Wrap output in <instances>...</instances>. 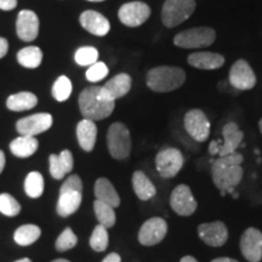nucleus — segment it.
I'll use <instances>...</instances> for the list:
<instances>
[{
  "mask_svg": "<svg viewBox=\"0 0 262 262\" xmlns=\"http://www.w3.org/2000/svg\"><path fill=\"white\" fill-rule=\"evenodd\" d=\"M243 156L238 152L231 155L219 157L211 165V178L214 185L220 189L221 195L226 193H233L237 186L241 183L244 176V170L242 168Z\"/></svg>",
  "mask_w": 262,
  "mask_h": 262,
  "instance_id": "nucleus-1",
  "label": "nucleus"
},
{
  "mask_svg": "<svg viewBox=\"0 0 262 262\" xmlns=\"http://www.w3.org/2000/svg\"><path fill=\"white\" fill-rule=\"evenodd\" d=\"M116 101L108 98L101 86H89L79 95V108L85 119L102 120L113 113Z\"/></svg>",
  "mask_w": 262,
  "mask_h": 262,
  "instance_id": "nucleus-2",
  "label": "nucleus"
},
{
  "mask_svg": "<svg viewBox=\"0 0 262 262\" xmlns=\"http://www.w3.org/2000/svg\"><path fill=\"white\" fill-rule=\"evenodd\" d=\"M186 81V73L182 68L172 66H159L147 72V86L155 93H170L178 90Z\"/></svg>",
  "mask_w": 262,
  "mask_h": 262,
  "instance_id": "nucleus-3",
  "label": "nucleus"
},
{
  "mask_svg": "<svg viewBox=\"0 0 262 262\" xmlns=\"http://www.w3.org/2000/svg\"><path fill=\"white\" fill-rule=\"evenodd\" d=\"M83 201V182L78 175L68 176L62 183L60 195L56 205L57 214L61 217H68L73 215L80 208Z\"/></svg>",
  "mask_w": 262,
  "mask_h": 262,
  "instance_id": "nucleus-4",
  "label": "nucleus"
},
{
  "mask_svg": "<svg viewBox=\"0 0 262 262\" xmlns=\"http://www.w3.org/2000/svg\"><path fill=\"white\" fill-rule=\"evenodd\" d=\"M195 10V0H165L162 9V22L173 28L191 17Z\"/></svg>",
  "mask_w": 262,
  "mask_h": 262,
  "instance_id": "nucleus-5",
  "label": "nucleus"
},
{
  "mask_svg": "<svg viewBox=\"0 0 262 262\" xmlns=\"http://www.w3.org/2000/svg\"><path fill=\"white\" fill-rule=\"evenodd\" d=\"M107 146L110 155L117 160L126 159L131 152L130 131L125 124L113 123L107 133Z\"/></svg>",
  "mask_w": 262,
  "mask_h": 262,
  "instance_id": "nucleus-6",
  "label": "nucleus"
},
{
  "mask_svg": "<svg viewBox=\"0 0 262 262\" xmlns=\"http://www.w3.org/2000/svg\"><path fill=\"white\" fill-rule=\"evenodd\" d=\"M216 40V32L210 27H195L178 33L173 44L181 49H201L210 47Z\"/></svg>",
  "mask_w": 262,
  "mask_h": 262,
  "instance_id": "nucleus-7",
  "label": "nucleus"
},
{
  "mask_svg": "<svg viewBox=\"0 0 262 262\" xmlns=\"http://www.w3.org/2000/svg\"><path fill=\"white\" fill-rule=\"evenodd\" d=\"M185 158L181 150L173 147L160 149L156 157L157 171L163 179H172L181 171Z\"/></svg>",
  "mask_w": 262,
  "mask_h": 262,
  "instance_id": "nucleus-8",
  "label": "nucleus"
},
{
  "mask_svg": "<svg viewBox=\"0 0 262 262\" xmlns=\"http://www.w3.org/2000/svg\"><path fill=\"white\" fill-rule=\"evenodd\" d=\"M183 125L188 135L196 142H205L210 135V122L203 111L194 108L188 111L183 118Z\"/></svg>",
  "mask_w": 262,
  "mask_h": 262,
  "instance_id": "nucleus-9",
  "label": "nucleus"
},
{
  "mask_svg": "<svg viewBox=\"0 0 262 262\" xmlns=\"http://www.w3.org/2000/svg\"><path fill=\"white\" fill-rule=\"evenodd\" d=\"M150 16V8L146 3L130 2L120 6L118 17L124 26L130 28L143 25Z\"/></svg>",
  "mask_w": 262,
  "mask_h": 262,
  "instance_id": "nucleus-10",
  "label": "nucleus"
},
{
  "mask_svg": "<svg viewBox=\"0 0 262 262\" xmlns=\"http://www.w3.org/2000/svg\"><path fill=\"white\" fill-rule=\"evenodd\" d=\"M170 206L180 216H191L196 210V201L187 185H179L170 195Z\"/></svg>",
  "mask_w": 262,
  "mask_h": 262,
  "instance_id": "nucleus-11",
  "label": "nucleus"
},
{
  "mask_svg": "<svg viewBox=\"0 0 262 262\" xmlns=\"http://www.w3.org/2000/svg\"><path fill=\"white\" fill-rule=\"evenodd\" d=\"M168 233V224L162 217H152L141 226L139 242L145 247L159 244Z\"/></svg>",
  "mask_w": 262,
  "mask_h": 262,
  "instance_id": "nucleus-12",
  "label": "nucleus"
},
{
  "mask_svg": "<svg viewBox=\"0 0 262 262\" xmlns=\"http://www.w3.org/2000/svg\"><path fill=\"white\" fill-rule=\"evenodd\" d=\"M228 80L237 90H251L256 85V75L247 61L238 60L229 70Z\"/></svg>",
  "mask_w": 262,
  "mask_h": 262,
  "instance_id": "nucleus-13",
  "label": "nucleus"
},
{
  "mask_svg": "<svg viewBox=\"0 0 262 262\" xmlns=\"http://www.w3.org/2000/svg\"><path fill=\"white\" fill-rule=\"evenodd\" d=\"M54 119L49 113H37L25 117L16 123V130L22 136H35L45 133L52 126Z\"/></svg>",
  "mask_w": 262,
  "mask_h": 262,
  "instance_id": "nucleus-14",
  "label": "nucleus"
},
{
  "mask_svg": "<svg viewBox=\"0 0 262 262\" xmlns=\"http://www.w3.org/2000/svg\"><path fill=\"white\" fill-rule=\"evenodd\" d=\"M241 251L249 262H260L262 260V232L250 227L242 234Z\"/></svg>",
  "mask_w": 262,
  "mask_h": 262,
  "instance_id": "nucleus-15",
  "label": "nucleus"
},
{
  "mask_svg": "<svg viewBox=\"0 0 262 262\" xmlns=\"http://www.w3.org/2000/svg\"><path fill=\"white\" fill-rule=\"evenodd\" d=\"M198 235L205 244L210 247H222L228 239V231L224 222H206L198 226Z\"/></svg>",
  "mask_w": 262,
  "mask_h": 262,
  "instance_id": "nucleus-16",
  "label": "nucleus"
},
{
  "mask_svg": "<svg viewBox=\"0 0 262 262\" xmlns=\"http://www.w3.org/2000/svg\"><path fill=\"white\" fill-rule=\"evenodd\" d=\"M16 32L24 41H33L39 34V18L32 10H22L16 21Z\"/></svg>",
  "mask_w": 262,
  "mask_h": 262,
  "instance_id": "nucleus-17",
  "label": "nucleus"
},
{
  "mask_svg": "<svg viewBox=\"0 0 262 262\" xmlns=\"http://www.w3.org/2000/svg\"><path fill=\"white\" fill-rule=\"evenodd\" d=\"M79 22L85 31L91 33L96 37H104L111 29L110 21L100 12L94 10H88L80 15Z\"/></svg>",
  "mask_w": 262,
  "mask_h": 262,
  "instance_id": "nucleus-18",
  "label": "nucleus"
},
{
  "mask_svg": "<svg viewBox=\"0 0 262 262\" xmlns=\"http://www.w3.org/2000/svg\"><path fill=\"white\" fill-rule=\"evenodd\" d=\"M222 136H224V143L220 146V152H219L220 157L237 152V148L241 146L244 139L243 131L239 129L238 124L233 122H229L224 126Z\"/></svg>",
  "mask_w": 262,
  "mask_h": 262,
  "instance_id": "nucleus-19",
  "label": "nucleus"
},
{
  "mask_svg": "<svg viewBox=\"0 0 262 262\" xmlns=\"http://www.w3.org/2000/svg\"><path fill=\"white\" fill-rule=\"evenodd\" d=\"M187 62L192 67L198 68V70L212 71L219 70L225 64V56H222L221 54L209 51L193 52V54L188 55Z\"/></svg>",
  "mask_w": 262,
  "mask_h": 262,
  "instance_id": "nucleus-20",
  "label": "nucleus"
},
{
  "mask_svg": "<svg viewBox=\"0 0 262 262\" xmlns=\"http://www.w3.org/2000/svg\"><path fill=\"white\" fill-rule=\"evenodd\" d=\"M131 85H133V79H131L130 75L126 73H119L101 88L108 98L116 101L129 93Z\"/></svg>",
  "mask_w": 262,
  "mask_h": 262,
  "instance_id": "nucleus-21",
  "label": "nucleus"
},
{
  "mask_svg": "<svg viewBox=\"0 0 262 262\" xmlns=\"http://www.w3.org/2000/svg\"><path fill=\"white\" fill-rule=\"evenodd\" d=\"M49 164H50L49 169H50L52 178L55 180H61L73 170V155L71 150L64 149L60 155H51L49 158Z\"/></svg>",
  "mask_w": 262,
  "mask_h": 262,
  "instance_id": "nucleus-22",
  "label": "nucleus"
},
{
  "mask_svg": "<svg viewBox=\"0 0 262 262\" xmlns=\"http://www.w3.org/2000/svg\"><path fill=\"white\" fill-rule=\"evenodd\" d=\"M77 139L81 149L85 152H91L97 140V126L95 122L85 118L80 120L77 125Z\"/></svg>",
  "mask_w": 262,
  "mask_h": 262,
  "instance_id": "nucleus-23",
  "label": "nucleus"
},
{
  "mask_svg": "<svg viewBox=\"0 0 262 262\" xmlns=\"http://www.w3.org/2000/svg\"><path fill=\"white\" fill-rule=\"evenodd\" d=\"M94 193L96 196V201L106 203V204L113 206L114 209L120 205L119 194H118L112 182L106 178H100L95 182Z\"/></svg>",
  "mask_w": 262,
  "mask_h": 262,
  "instance_id": "nucleus-24",
  "label": "nucleus"
},
{
  "mask_svg": "<svg viewBox=\"0 0 262 262\" xmlns=\"http://www.w3.org/2000/svg\"><path fill=\"white\" fill-rule=\"evenodd\" d=\"M133 188L137 198L143 202L152 199L157 193L156 186L142 171H135L133 173Z\"/></svg>",
  "mask_w": 262,
  "mask_h": 262,
  "instance_id": "nucleus-25",
  "label": "nucleus"
},
{
  "mask_svg": "<svg viewBox=\"0 0 262 262\" xmlns=\"http://www.w3.org/2000/svg\"><path fill=\"white\" fill-rule=\"evenodd\" d=\"M39 148V142L34 136H19L10 143V150L18 158H28Z\"/></svg>",
  "mask_w": 262,
  "mask_h": 262,
  "instance_id": "nucleus-26",
  "label": "nucleus"
},
{
  "mask_svg": "<svg viewBox=\"0 0 262 262\" xmlns=\"http://www.w3.org/2000/svg\"><path fill=\"white\" fill-rule=\"evenodd\" d=\"M38 104V97L34 94L28 93V91H22V93L14 94L8 97L6 100V107L14 112H24L34 108Z\"/></svg>",
  "mask_w": 262,
  "mask_h": 262,
  "instance_id": "nucleus-27",
  "label": "nucleus"
},
{
  "mask_svg": "<svg viewBox=\"0 0 262 262\" xmlns=\"http://www.w3.org/2000/svg\"><path fill=\"white\" fill-rule=\"evenodd\" d=\"M41 235V229L37 225L19 226L14 233V241L21 247H28L38 241Z\"/></svg>",
  "mask_w": 262,
  "mask_h": 262,
  "instance_id": "nucleus-28",
  "label": "nucleus"
},
{
  "mask_svg": "<svg viewBox=\"0 0 262 262\" xmlns=\"http://www.w3.org/2000/svg\"><path fill=\"white\" fill-rule=\"evenodd\" d=\"M45 182L44 178L40 172L38 171H32L26 176L25 180V192L29 198L37 199L40 198L44 193Z\"/></svg>",
  "mask_w": 262,
  "mask_h": 262,
  "instance_id": "nucleus-29",
  "label": "nucleus"
},
{
  "mask_svg": "<svg viewBox=\"0 0 262 262\" xmlns=\"http://www.w3.org/2000/svg\"><path fill=\"white\" fill-rule=\"evenodd\" d=\"M18 63L25 68H37L42 61V52L38 47H27L18 51Z\"/></svg>",
  "mask_w": 262,
  "mask_h": 262,
  "instance_id": "nucleus-30",
  "label": "nucleus"
},
{
  "mask_svg": "<svg viewBox=\"0 0 262 262\" xmlns=\"http://www.w3.org/2000/svg\"><path fill=\"white\" fill-rule=\"evenodd\" d=\"M94 211L96 215V219L100 222V225L104 226L106 228L113 227L117 221L116 211L113 206L106 204V203L95 201L94 202Z\"/></svg>",
  "mask_w": 262,
  "mask_h": 262,
  "instance_id": "nucleus-31",
  "label": "nucleus"
},
{
  "mask_svg": "<svg viewBox=\"0 0 262 262\" xmlns=\"http://www.w3.org/2000/svg\"><path fill=\"white\" fill-rule=\"evenodd\" d=\"M72 90H73V86H72L70 78H67L66 75H61L52 85L51 93L55 100L58 101V102H64L71 97Z\"/></svg>",
  "mask_w": 262,
  "mask_h": 262,
  "instance_id": "nucleus-32",
  "label": "nucleus"
},
{
  "mask_svg": "<svg viewBox=\"0 0 262 262\" xmlns=\"http://www.w3.org/2000/svg\"><path fill=\"white\" fill-rule=\"evenodd\" d=\"M108 228L104 227L102 225H97L94 228L93 233L90 237V247L93 250L101 253L104 251L108 248V242H110V237H108Z\"/></svg>",
  "mask_w": 262,
  "mask_h": 262,
  "instance_id": "nucleus-33",
  "label": "nucleus"
},
{
  "mask_svg": "<svg viewBox=\"0 0 262 262\" xmlns=\"http://www.w3.org/2000/svg\"><path fill=\"white\" fill-rule=\"evenodd\" d=\"M0 212L9 217H14L21 212V204L16 201L15 196L9 193H2L0 194Z\"/></svg>",
  "mask_w": 262,
  "mask_h": 262,
  "instance_id": "nucleus-34",
  "label": "nucleus"
},
{
  "mask_svg": "<svg viewBox=\"0 0 262 262\" xmlns=\"http://www.w3.org/2000/svg\"><path fill=\"white\" fill-rule=\"evenodd\" d=\"M74 60L79 66L83 67H90L94 63H96L98 60V51L97 49L93 47H83L79 48L75 52Z\"/></svg>",
  "mask_w": 262,
  "mask_h": 262,
  "instance_id": "nucleus-35",
  "label": "nucleus"
},
{
  "mask_svg": "<svg viewBox=\"0 0 262 262\" xmlns=\"http://www.w3.org/2000/svg\"><path fill=\"white\" fill-rule=\"evenodd\" d=\"M78 243V238L75 233L70 227H67L63 232L60 234V237L56 239L55 243V248L58 251H67L73 249Z\"/></svg>",
  "mask_w": 262,
  "mask_h": 262,
  "instance_id": "nucleus-36",
  "label": "nucleus"
},
{
  "mask_svg": "<svg viewBox=\"0 0 262 262\" xmlns=\"http://www.w3.org/2000/svg\"><path fill=\"white\" fill-rule=\"evenodd\" d=\"M108 67L106 66V63L103 62H96L93 66H90L88 68L86 73H85V77L86 79L90 81V83H97V81H101L102 79L108 75Z\"/></svg>",
  "mask_w": 262,
  "mask_h": 262,
  "instance_id": "nucleus-37",
  "label": "nucleus"
},
{
  "mask_svg": "<svg viewBox=\"0 0 262 262\" xmlns=\"http://www.w3.org/2000/svg\"><path fill=\"white\" fill-rule=\"evenodd\" d=\"M17 5V0H0V9L4 11H10L14 10Z\"/></svg>",
  "mask_w": 262,
  "mask_h": 262,
  "instance_id": "nucleus-38",
  "label": "nucleus"
},
{
  "mask_svg": "<svg viewBox=\"0 0 262 262\" xmlns=\"http://www.w3.org/2000/svg\"><path fill=\"white\" fill-rule=\"evenodd\" d=\"M9 50V42L5 38L0 37V58H3L8 54Z\"/></svg>",
  "mask_w": 262,
  "mask_h": 262,
  "instance_id": "nucleus-39",
  "label": "nucleus"
},
{
  "mask_svg": "<svg viewBox=\"0 0 262 262\" xmlns=\"http://www.w3.org/2000/svg\"><path fill=\"white\" fill-rule=\"evenodd\" d=\"M102 262H122V257H120L117 253H111L103 258Z\"/></svg>",
  "mask_w": 262,
  "mask_h": 262,
  "instance_id": "nucleus-40",
  "label": "nucleus"
},
{
  "mask_svg": "<svg viewBox=\"0 0 262 262\" xmlns=\"http://www.w3.org/2000/svg\"><path fill=\"white\" fill-rule=\"evenodd\" d=\"M220 146L221 145H219L217 141H212L210 146H209V153H210L211 156L219 155V152H220Z\"/></svg>",
  "mask_w": 262,
  "mask_h": 262,
  "instance_id": "nucleus-41",
  "label": "nucleus"
},
{
  "mask_svg": "<svg viewBox=\"0 0 262 262\" xmlns=\"http://www.w3.org/2000/svg\"><path fill=\"white\" fill-rule=\"evenodd\" d=\"M5 163H6L5 153L0 149V173L3 172V170H4V168H5Z\"/></svg>",
  "mask_w": 262,
  "mask_h": 262,
  "instance_id": "nucleus-42",
  "label": "nucleus"
},
{
  "mask_svg": "<svg viewBox=\"0 0 262 262\" xmlns=\"http://www.w3.org/2000/svg\"><path fill=\"white\" fill-rule=\"evenodd\" d=\"M211 262H239V261L234 260V258H231V257H217V258H215V260H212Z\"/></svg>",
  "mask_w": 262,
  "mask_h": 262,
  "instance_id": "nucleus-43",
  "label": "nucleus"
},
{
  "mask_svg": "<svg viewBox=\"0 0 262 262\" xmlns=\"http://www.w3.org/2000/svg\"><path fill=\"white\" fill-rule=\"evenodd\" d=\"M180 262H198V260L193 256H189V255H187V256H183Z\"/></svg>",
  "mask_w": 262,
  "mask_h": 262,
  "instance_id": "nucleus-44",
  "label": "nucleus"
},
{
  "mask_svg": "<svg viewBox=\"0 0 262 262\" xmlns=\"http://www.w3.org/2000/svg\"><path fill=\"white\" fill-rule=\"evenodd\" d=\"M15 262H32V260H31V258H28V257H25V258H21V260H17Z\"/></svg>",
  "mask_w": 262,
  "mask_h": 262,
  "instance_id": "nucleus-45",
  "label": "nucleus"
},
{
  "mask_svg": "<svg viewBox=\"0 0 262 262\" xmlns=\"http://www.w3.org/2000/svg\"><path fill=\"white\" fill-rule=\"evenodd\" d=\"M51 262H71V261L66 260V258H57V260H54V261H51Z\"/></svg>",
  "mask_w": 262,
  "mask_h": 262,
  "instance_id": "nucleus-46",
  "label": "nucleus"
},
{
  "mask_svg": "<svg viewBox=\"0 0 262 262\" xmlns=\"http://www.w3.org/2000/svg\"><path fill=\"white\" fill-rule=\"evenodd\" d=\"M258 127H260V131L262 134V119H260V122H258Z\"/></svg>",
  "mask_w": 262,
  "mask_h": 262,
  "instance_id": "nucleus-47",
  "label": "nucleus"
},
{
  "mask_svg": "<svg viewBox=\"0 0 262 262\" xmlns=\"http://www.w3.org/2000/svg\"><path fill=\"white\" fill-rule=\"evenodd\" d=\"M88 2H93V3H100V2H104V0H88Z\"/></svg>",
  "mask_w": 262,
  "mask_h": 262,
  "instance_id": "nucleus-48",
  "label": "nucleus"
}]
</instances>
